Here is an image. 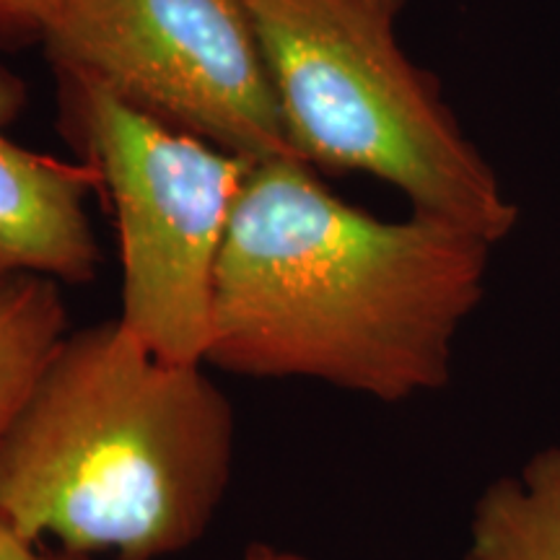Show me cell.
I'll list each match as a JSON object with an SVG mask.
<instances>
[{
	"instance_id": "obj_12",
	"label": "cell",
	"mask_w": 560,
	"mask_h": 560,
	"mask_svg": "<svg viewBox=\"0 0 560 560\" xmlns=\"http://www.w3.org/2000/svg\"><path fill=\"white\" fill-rule=\"evenodd\" d=\"M374 3L397 19V16H400V11L405 9V5H408V0H374Z\"/></svg>"
},
{
	"instance_id": "obj_4",
	"label": "cell",
	"mask_w": 560,
	"mask_h": 560,
	"mask_svg": "<svg viewBox=\"0 0 560 560\" xmlns=\"http://www.w3.org/2000/svg\"><path fill=\"white\" fill-rule=\"evenodd\" d=\"M60 130L109 195L120 234V325L174 363H206L219 255L252 161L151 120L75 75Z\"/></svg>"
},
{
	"instance_id": "obj_9",
	"label": "cell",
	"mask_w": 560,
	"mask_h": 560,
	"mask_svg": "<svg viewBox=\"0 0 560 560\" xmlns=\"http://www.w3.org/2000/svg\"><path fill=\"white\" fill-rule=\"evenodd\" d=\"M58 0H0V45L21 47L45 37Z\"/></svg>"
},
{
	"instance_id": "obj_5",
	"label": "cell",
	"mask_w": 560,
	"mask_h": 560,
	"mask_svg": "<svg viewBox=\"0 0 560 560\" xmlns=\"http://www.w3.org/2000/svg\"><path fill=\"white\" fill-rule=\"evenodd\" d=\"M55 75L247 161L293 156L247 0H58Z\"/></svg>"
},
{
	"instance_id": "obj_3",
	"label": "cell",
	"mask_w": 560,
	"mask_h": 560,
	"mask_svg": "<svg viewBox=\"0 0 560 560\" xmlns=\"http://www.w3.org/2000/svg\"><path fill=\"white\" fill-rule=\"evenodd\" d=\"M293 156L325 174H369L416 213L490 244L520 206L467 138L431 70L408 58L374 0H247Z\"/></svg>"
},
{
	"instance_id": "obj_2",
	"label": "cell",
	"mask_w": 560,
	"mask_h": 560,
	"mask_svg": "<svg viewBox=\"0 0 560 560\" xmlns=\"http://www.w3.org/2000/svg\"><path fill=\"white\" fill-rule=\"evenodd\" d=\"M206 363L159 359L120 319L68 332L0 439V516L37 542L159 560L206 535L234 465Z\"/></svg>"
},
{
	"instance_id": "obj_7",
	"label": "cell",
	"mask_w": 560,
	"mask_h": 560,
	"mask_svg": "<svg viewBox=\"0 0 560 560\" xmlns=\"http://www.w3.org/2000/svg\"><path fill=\"white\" fill-rule=\"evenodd\" d=\"M465 560H560V446L482 490Z\"/></svg>"
},
{
	"instance_id": "obj_6",
	"label": "cell",
	"mask_w": 560,
	"mask_h": 560,
	"mask_svg": "<svg viewBox=\"0 0 560 560\" xmlns=\"http://www.w3.org/2000/svg\"><path fill=\"white\" fill-rule=\"evenodd\" d=\"M30 89L0 60V280L42 276L81 285L96 278L102 249L86 213L91 177L9 136Z\"/></svg>"
},
{
	"instance_id": "obj_10",
	"label": "cell",
	"mask_w": 560,
	"mask_h": 560,
	"mask_svg": "<svg viewBox=\"0 0 560 560\" xmlns=\"http://www.w3.org/2000/svg\"><path fill=\"white\" fill-rule=\"evenodd\" d=\"M0 560H94L91 556H81V552H47L39 550L37 542H30L21 537L9 522L0 516Z\"/></svg>"
},
{
	"instance_id": "obj_8",
	"label": "cell",
	"mask_w": 560,
	"mask_h": 560,
	"mask_svg": "<svg viewBox=\"0 0 560 560\" xmlns=\"http://www.w3.org/2000/svg\"><path fill=\"white\" fill-rule=\"evenodd\" d=\"M66 335L68 310L58 280H0V439Z\"/></svg>"
},
{
	"instance_id": "obj_11",
	"label": "cell",
	"mask_w": 560,
	"mask_h": 560,
	"mask_svg": "<svg viewBox=\"0 0 560 560\" xmlns=\"http://www.w3.org/2000/svg\"><path fill=\"white\" fill-rule=\"evenodd\" d=\"M242 560H310V558L296 556V552L268 548V545H252V548L244 552Z\"/></svg>"
},
{
	"instance_id": "obj_1",
	"label": "cell",
	"mask_w": 560,
	"mask_h": 560,
	"mask_svg": "<svg viewBox=\"0 0 560 560\" xmlns=\"http://www.w3.org/2000/svg\"><path fill=\"white\" fill-rule=\"evenodd\" d=\"M493 247L416 210L376 219L296 156L252 161L215 265L206 366L380 402L444 389Z\"/></svg>"
}]
</instances>
